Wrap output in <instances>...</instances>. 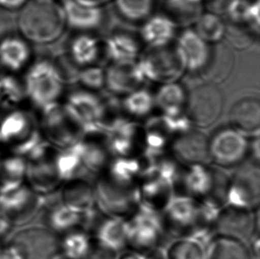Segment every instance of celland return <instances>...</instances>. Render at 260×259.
I'll use <instances>...</instances> for the list:
<instances>
[{"mask_svg":"<svg viewBox=\"0 0 260 259\" xmlns=\"http://www.w3.org/2000/svg\"><path fill=\"white\" fill-rule=\"evenodd\" d=\"M116 259H143V253L133 249H126L118 253Z\"/></svg>","mask_w":260,"mask_h":259,"instance_id":"51","label":"cell"},{"mask_svg":"<svg viewBox=\"0 0 260 259\" xmlns=\"http://www.w3.org/2000/svg\"><path fill=\"white\" fill-rule=\"evenodd\" d=\"M106 39L111 62L133 61L138 60L141 54L143 42L140 36L137 37L133 32H115Z\"/></svg>","mask_w":260,"mask_h":259,"instance_id":"33","label":"cell"},{"mask_svg":"<svg viewBox=\"0 0 260 259\" xmlns=\"http://www.w3.org/2000/svg\"><path fill=\"white\" fill-rule=\"evenodd\" d=\"M62 8L67 26L82 32H89L99 28L104 20L102 7L83 6L74 0H62Z\"/></svg>","mask_w":260,"mask_h":259,"instance_id":"29","label":"cell"},{"mask_svg":"<svg viewBox=\"0 0 260 259\" xmlns=\"http://www.w3.org/2000/svg\"><path fill=\"white\" fill-rule=\"evenodd\" d=\"M65 104L85 124L86 133L99 130L97 122L101 113L102 96L96 94L95 91L81 89L70 94Z\"/></svg>","mask_w":260,"mask_h":259,"instance_id":"26","label":"cell"},{"mask_svg":"<svg viewBox=\"0 0 260 259\" xmlns=\"http://www.w3.org/2000/svg\"><path fill=\"white\" fill-rule=\"evenodd\" d=\"M29 42L21 36L9 35L0 40V65L5 71L17 74L31 63Z\"/></svg>","mask_w":260,"mask_h":259,"instance_id":"24","label":"cell"},{"mask_svg":"<svg viewBox=\"0 0 260 259\" xmlns=\"http://www.w3.org/2000/svg\"><path fill=\"white\" fill-rule=\"evenodd\" d=\"M50 259H74L71 258L70 256H68L67 255H65L64 253L61 252V251H59V252H57L56 254H54L52 257Z\"/></svg>","mask_w":260,"mask_h":259,"instance_id":"53","label":"cell"},{"mask_svg":"<svg viewBox=\"0 0 260 259\" xmlns=\"http://www.w3.org/2000/svg\"><path fill=\"white\" fill-rule=\"evenodd\" d=\"M25 101L27 98L22 79L7 71L0 74V111L5 114L21 109Z\"/></svg>","mask_w":260,"mask_h":259,"instance_id":"36","label":"cell"},{"mask_svg":"<svg viewBox=\"0 0 260 259\" xmlns=\"http://www.w3.org/2000/svg\"><path fill=\"white\" fill-rule=\"evenodd\" d=\"M176 45L181 53L186 70L199 72L207 64L211 48L193 29H186L179 36Z\"/></svg>","mask_w":260,"mask_h":259,"instance_id":"27","label":"cell"},{"mask_svg":"<svg viewBox=\"0 0 260 259\" xmlns=\"http://www.w3.org/2000/svg\"><path fill=\"white\" fill-rule=\"evenodd\" d=\"M206 248L192 239H174L166 249L167 259H205Z\"/></svg>","mask_w":260,"mask_h":259,"instance_id":"43","label":"cell"},{"mask_svg":"<svg viewBox=\"0 0 260 259\" xmlns=\"http://www.w3.org/2000/svg\"><path fill=\"white\" fill-rule=\"evenodd\" d=\"M259 201V165L246 160L229 176L226 205L255 211Z\"/></svg>","mask_w":260,"mask_h":259,"instance_id":"11","label":"cell"},{"mask_svg":"<svg viewBox=\"0 0 260 259\" xmlns=\"http://www.w3.org/2000/svg\"><path fill=\"white\" fill-rule=\"evenodd\" d=\"M22 81L27 101L39 110L59 102L66 84L53 60L48 58L31 62Z\"/></svg>","mask_w":260,"mask_h":259,"instance_id":"5","label":"cell"},{"mask_svg":"<svg viewBox=\"0 0 260 259\" xmlns=\"http://www.w3.org/2000/svg\"><path fill=\"white\" fill-rule=\"evenodd\" d=\"M127 221V249L146 253L164 248L168 239L166 235L161 214L139 207Z\"/></svg>","mask_w":260,"mask_h":259,"instance_id":"8","label":"cell"},{"mask_svg":"<svg viewBox=\"0 0 260 259\" xmlns=\"http://www.w3.org/2000/svg\"><path fill=\"white\" fill-rule=\"evenodd\" d=\"M56 167L63 183L86 174L82 165L80 155L75 146L66 149H59L56 156Z\"/></svg>","mask_w":260,"mask_h":259,"instance_id":"40","label":"cell"},{"mask_svg":"<svg viewBox=\"0 0 260 259\" xmlns=\"http://www.w3.org/2000/svg\"><path fill=\"white\" fill-rule=\"evenodd\" d=\"M74 1L86 7H102L103 5L109 3L111 0H74Z\"/></svg>","mask_w":260,"mask_h":259,"instance_id":"52","label":"cell"},{"mask_svg":"<svg viewBox=\"0 0 260 259\" xmlns=\"http://www.w3.org/2000/svg\"><path fill=\"white\" fill-rule=\"evenodd\" d=\"M205 259H250L249 247L239 240L215 235L206 248Z\"/></svg>","mask_w":260,"mask_h":259,"instance_id":"38","label":"cell"},{"mask_svg":"<svg viewBox=\"0 0 260 259\" xmlns=\"http://www.w3.org/2000/svg\"><path fill=\"white\" fill-rule=\"evenodd\" d=\"M235 0H203V7L209 13L221 15L226 14Z\"/></svg>","mask_w":260,"mask_h":259,"instance_id":"46","label":"cell"},{"mask_svg":"<svg viewBox=\"0 0 260 259\" xmlns=\"http://www.w3.org/2000/svg\"><path fill=\"white\" fill-rule=\"evenodd\" d=\"M78 82L89 91H98L105 86V70L103 67L88 66L80 70Z\"/></svg>","mask_w":260,"mask_h":259,"instance_id":"45","label":"cell"},{"mask_svg":"<svg viewBox=\"0 0 260 259\" xmlns=\"http://www.w3.org/2000/svg\"><path fill=\"white\" fill-rule=\"evenodd\" d=\"M108 136L114 157L139 158L147 150L144 125L139 121L123 120Z\"/></svg>","mask_w":260,"mask_h":259,"instance_id":"18","label":"cell"},{"mask_svg":"<svg viewBox=\"0 0 260 259\" xmlns=\"http://www.w3.org/2000/svg\"><path fill=\"white\" fill-rule=\"evenodd\" d=\"M143 259H167L166 249L164 248H157L149 250L148 252L143 253Z\"/></svg>","mask_w":260,"mask_h":259,"instance_id":"50","label":"cell"},{"mask_svg":"<svg viewBox=\"0 0 260 259\" xmlns=\"http://www.w3.org/2000/svg\"><path fill=\"white\" fill-rule=\"evenodd\" d=\"M44 138L35 113L15 109L0 118V148L26 157Z\"/></svg>","mask_w":260,"mask_h":259,"instance_id":"3","label":"cell"},{"mask_svg":"<svg viewBox=\"0 0 260 259\" xmlns=\"http://www.w3.org/2000/svg\"><path fill=\"white\" fill-rule=\"evenodd\" d=\"M160 14L167 18L175 28H187L196 24L203 14V5L193 0H162Z\"/></svg>","mask_w":260,"mask_h":259,"instance_id":"31","label":"cell"},{"mask_svg":"<svg viewBox=\"0 0 260 259\" xmlns=\"http://www.w3.org/2000/svg\"><path fill=\"white\" fill-rule=\"evenodd\" d=\"M249 140V155L248 160L253 161L257 165H259V135L250 137Z\"/></svg>","mask_w":260,"mask_h":259,"instance_id":"47","label":"cell"},{"mask_svg":"<svg viewBox=\"0 0 260 259\" xmlns=\"http://www.w3.org/2000/svg\"><path fill=\"white\" fill-rule=\"evenodd\" d=\"M216 235H223L248 243L259 232L258 210H250L225 205L215 222Z\"/></svg>","mask_w":260,"mask_h":259,"instance_id":"14","label":"cell"},{"mask_svg":"<svg viewBox=\"0 0 260 259\" xmlns=\"http://www.w3.org/2000/svg\"><path fill=\"white\" fill-rule=\"evenodd\" d=\"M194 25V31L206 43L217 44L225 37V22L217 14L203 13Z\"/></svg>","mask_w":260,"mask_h":259,"instance_id":"42","label":"cell"},{"mask_svg":"<svg viewBox=\"0 0 260 259\" xmlns=\"http://www.w3.org/2000/svg\"><path fill=\"white\" fill-rule=\"evenodd\" d=\"M162 224L170 239L186 237L201 224L199 201L186 196H174L162 211Z\"/></svg>","mask_w":260,"mask_h":259,"instance_id":"12","label":"cell"},{"mask_svg":"<svg viewBox=\"0 0 260 259\" xmlns=\"http://www.w3.org/2000/svg\"><path fill=\"white\" fill-rule=\"evenodd\" d=\"M60 203L78 213L97 207L93 183L86 176L70 179L60 187Z\"/></svg>","mask_w":260,"mask_h":259,"instance_id":"23","label":"cell"},{"mask_svg":"<svg viewBox=\"0 0 260 259\" xmlns=\"http://www.w3.org/2000/svg\"><path fill=\"white\" fill-rule=\"evenodd\" d=\"M14 224L7 214L0 210V240L6 238L10 234Z\"/></svg>","mask_w":260,"mask_h":259,"instance_id":"48","label":"cell"},{"mask_svg":"<svg viewBox=\"0 0 260 259\" xmlns=\"http://www.w3.org/2000/svg\"><path fill=\"white\" fill-rule=\"evenodd\" d=\"M47 196H39L25 183L17 189L0 195V210L15 224L31 220L47 204Z\"/></svg>","mask_w":260,"mask_h":259,"instance_id":"15","label":"cell"},{"mask_svg":"<svg viewBox=\"0 0 260 259\" xmlns=\"http://www.w3.org/2000/svg\"><path fill=\"white\" fill-rule=\"evenodd\" d=\"M96 203L102 212L127 219L140 206V183L133 182L104 171L93 180Z\"/></svg>","mask_w":260,"mask_h":259,"instance_id":"2","label":"cell"},{"mask_svg":"<svg viewBox=\"0 0 260 259\" xmlns=\"http://www.w3.org/2000/svg\"><path fill=\"white\" fill-rule=\"evenodd\" d=\"M229 122L230 127L245 136L259 135V101L244 98L236 102L229 111Z\"/></svg>","mask_w":260,"mask_h":259,"instance_id":"25","label":"cell"},{"mask_svg":"<svg viewBox=\"0 0 260 259\" xmlns=\"http://www.w3.org/2000/svg\"><path fill=\"white\" fill-rule=\"evenodd\" d=\"M0 259H6V258H5V257H4L3 255H2V254H1V252H0Z\"/></svg>","mask_w":260,"mask_h":259,"instance_id":"55","label":"cell"},{"mask_svg":"<svg viewBox=\"0 0 260 259\" xmlns=\"http://www.w3.org/2000/svg\"><path fill=\"white\" fill-rule=\"evenodd\" d=\"M175 26L162 14H155L144 21L140 31L142 42L147 47L166 46L175 38Z\"/></svg>","mask_w":260,"mask_h":259,"instance_id":"35","label":"cell"},{"mask_svg":"<svg viewBox=\"0 0 260 259\" xmlns=\"http://www.w3.org/2000/svg\"><path fill=\"white\" fill-rule=\"evenodd\" d=\"M169 153L183 166L210 165L209 137L202 130L190 127L173 139Z\"/></svg>","mask_w":260,"mask_h":259,"instance_id":"17","label":"cell"},{"mask_svg":"<svg viewBox=\"0 0 260 259\" xmlns=\"http://www.w3.org/2000/svg\"><path fill=\"white\" fill-rule=\"evenodd\" d=\"M9 241L16 246L22 259H50L60 251V236L45 225L22 228Z\"/></svg>","mask_w":260,"mask_h":259,"instance_id":"13","label":"cell"},{"mask_svg":"<svg viewBox=\"0 0 260 259\" xmlns=\"http://www.w3.org/2000/svg\"><path fill=\"white\" fill-rule=\"evenodd\" d=\"M21 10L18 28L28 42L52 44L60 39L67 27L62 6L54 0H33Z\"/></svg>","mask_w":260,"mask_h":259,"instance_id":"1","label":"cell"},{"mask_svg":"<svg viewBox=\"0 0 260 259\" xmlns=\"http://www.w3.org/2000/svg\"><path fill=\"white\" fill-rule=\"evenodd\" d=\"M235 58L232 51L224 44H216L211 48V53L200 74L208 84H220L226 80L233 71Z\"/></svg>","mask_w":260,"mask_h":259,"instance_id":"30","label":"cell"},{"mask_svg":"<svg viewBox=\"0 0 260 259\" xmlns=\"http://www.w3.org/2000/svg\"><path fill=\"white\" fill-rule=\"evenodd\" d=\"M28 3V0H0V7L6 10H20Z\"/></svg>","mask_w":260,"mask_h":259,"instance_id":"49","label":"cell"},{"mask_svg":"<svg viewBox=\"0 0 260 259\" xmlns=\"http://www.w3.org/2000/svg\"><path fill=\"white\" fill-rule=\"evenodd\" d=\"M146 81L166 84L175 83L182 77L186 66L176 44L147 47L138 58Z\"/></svg>","mask_w":260,"mask_h":259,"instance_id":"7","label":"cell"},{"mask_svg":"<svg viewBox=\"0 0 260 259\" xmlns=\"http://www.w3.org/2000/svg\"><path fill=\"white\" fill-rule=\"evenodd\" d=\"M26 158L0 151V195L17 189L24 185Z\"/></svg>","mask_w":260,"mask_h":259,"instance_id":"32","label":"cell"},{"mask_svg":"<svg viewBox=\"0 0 260 259\" xmlns=\"http://www.w3.org/2000/svg\"><path fill=\"white\" fill-rule=\"evenodd\" d=\"M82 219L83 214L71 210L60 202L49 205L45 212V226L59 236L78 229L81 230Z\"/></svg>","mask_w":260,"mask_h":259,"instance_id":"34","label":"cell"},{"mask_svg":"<svg viewBox=\"0 0 260 259\" xmlns=\"http://www.w3.org/2000/svg\"><path fill=\"white\" fill-rule=\"evenodd\" d=\"M215 179V167L211 165L183 166L175 187V196H186L200 201L211 193Z\"/></svg>","mask_w":260,"mask_h":259,"instance_id":"20","label":"cell"},{"mask_svg":"<svg viewBox=\"0 0 260 259\" xmlns=\"http://www.w3.org/2000/svg\"><path fill=\"white\" fill-rule=\"evenodd\" d=\"M186 93L184 88L175 83L162 84L155 96V105L161 114L176 117L184 115L186 103Z\"/></svg>","mask_w":260,"mask_h":259,"instance_id":"37","label":"cell"},{"mask_svg":"<svg viewBox=\"0 0 260 259\" xmlns=\"http://www.w3.org/2000/svg\"><path fill=\"white\" fill-rule=\"evenodd\" d=\"M91 238L102 247L118 254L127 249L126 219L105 215L97 225Z\"/></svg>","mask_w":260,"mask_h":259,"instance_id":"28","label":"cell"},{"mask_svg":"<svg viewBox=\"0 0 260 259\" xmlns=\"http://www.w3.org/2000/svg\"><path fill=\"white\" fill-rule=\"evenodd\" d=\"M123 111L127 117L139 121L148 118L155 108V96L146 89L140 88L125 95L122 102Z\"/></svg>","mask_w":260,"mask_h":259,"instance_id":"39","label":"cell"},{"mask_svg":"<svg viewBox=\"0 0 260 259\" xmlns=\"http://www.w3.org/2000/svg\"><path fill=\"white\" fill-rule=\"evenodd\" d=\"M91 243V236L78 229L60 236V251L71 258L85 259Z\"/></svg>","mask_w":260,"mask_h":259,"instance_id":"41","label":"cell"},{"mask_svg":"<svg viewBox=\"0 0 260 259\" xmlns=\"http://www.w3.org/2000/svg\"><path fill=\"white\" fill-rule=\"evenodd\" d=\"M224 106L221 91L215 84H204L193 89L186 97L184 115L198 129L211 126L218 121Z\"/></svg>","mask_w":260,"mask_h":259,"instance_id":"10","label":"cell"},{"mask_svg":"<svg viewBox=\"0 0 260 259\" xmlns=\"http://www.w3.org/2000/svg\"><path fill=\"white\" fill-rule=\"evenodd\" d=\"M0 150H1V148H0Z\"/></svg>","mask_w":260,"mask_h":259,"instance_id":"56","label":"cell"},{"mask_svg":"<svg viewBox=\"0 0 260 259\" xmlns=\"http://www.w3.org/2000/svg\"><path fill=\"white\" fill-rule=\"evenodd\" d=\"M74 146L85 172L94 177L106 171L115 158L109 147L108 133L100 130L89 131Z\"/></svg>","mask_w":260,"mask_h":259,"instance_id":"16","label":"cell"},{"mask_svg":"<svg viewBox=\"0 0 260 259\" xmlns=\"http://www.w3.org/2000/svg\"><path fill=\"white\" fill-rule=\"evenodd\" d=\"M249 140L243 133L225 127L209 137L210 164L224 171L235 170L248 160Z\"/></svg>","mask_w":260,"mask_h":259,"instance_id":"9","label":"cell"},{"mask_svg":"<svg viewBox=\"0 0 260 259\" xmlns=\"http://www.w3.org/2000/svg\"><path fill=\"white\" fill-rule=\"evenodd\" d=\"M0 244H1V243H0Z\"/></svg>","mask_w":260,"mask_h":259,"instance_id":"57","label":"cell"},{"mask_svg":"<svg viewBox=\"0 0 260 259\" xmlns=\"http://www.w3.org/2000/svg\"><path fill=\"white\" fill-rule=\"evenodd\" d=\"M39 126L44 140L59 149L74 146L86 133L85 124L60 102L39 109Z\"/></svg>","mask_w":260,"mask_h":259,"instance_id":"4","label":"cell"},{"mask_svg":"<svg viewBox=\"0 0 260 259\" xmlns=\"http://www.w3.org/2000/svg\"><path fill=\"white\" fill-rule=\"evenodd\" d=\"M58 151L59 148L44 140L25 157V183L39 196H51L63 185L57 171Z\"/></svg>","mask_w":260,"mask_h":259,"instance_id":"6","label":"cell"},{"mask_svg":"<svg viewBox=\"0 0 260 259\" xmlns=\"http://www.w3.org/2000/svg\"><path fill=\"white\" fill-rule=\"evenodd\" d=\"M139 190V207L161 215L175 196L174 187L154 174H148L141 178Z\"/></svg>","mask_w":260,"mask_h":259,"instance_id":"22","label":"cell"},{"mask_svg":"<svg viewBox=\"0 0 260 259\" xmlns=\"http://www.w3.org/2000/svg\"><path fill=\"white\" fill-rule=\"evenodd\" d=\"M116 12L125 21H145L152 13L153 0H116Z\"/></svg>","mask_w":260,"mask_h":259,"instance_id":"44","label":"cell"},{"mask_svg":"<svg viewBox=\"0 0 260 259\" xmlns=\"http://www.w3.org/2000/svg\"><path fill=\"white\" fill-rule=\"evenodd\" d=\"M66 52L81 69L93 65L103 67L111 62L107 39L90 35L87 32L75 36L69 43Z\"/></svg>","mask_w":260,"mask_h":259,"instance_id":"19","label":"cell"},{"mask_svg":"<svg viewBox=\"0 0 260 259\" xmlns=\"http://www.w3.org/2000/svg\"><path fill=\"white\" fill-rule=\"evenodd\" d=\"M193 1H194V2H199V3H202V1H203V0H193Z\"/></svg>","mask_w":260,"mask_h":259,"instance_id":"54","label":"cell"},{"mask_svg":"<svg viewBox=\"0 0 260 259\" xmlns=\"http://www.w3.org/2000/svg\"><path fill=\"white\" fill-rule=\"evenodd\" d=\"M146 82L138 60L111 62L105 70V86L114 95H127Z\"/></svg>","mask_w":260,"mask_h":259,"instance_id":"21","label":"cell"}]
</instances>
